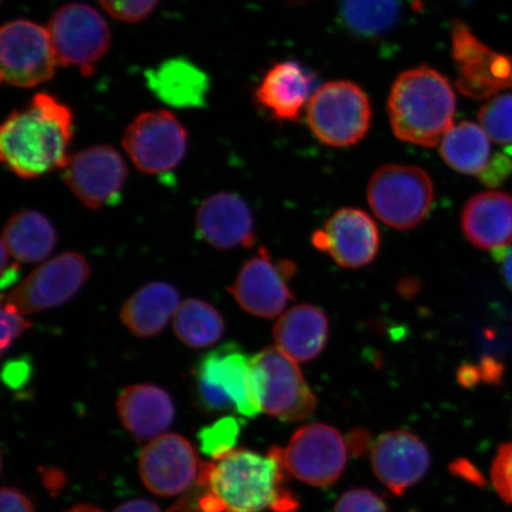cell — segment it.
I'll use <instances>...</instances> for the list:
<instances>
[{"mask_svg": "<svg viewBox=\"0 0 512 512\" xmlns=\"http://www.w3.org/2000/svg\"><path fill=\"white\" fill-rule=\"evenodd\" d=\"M287 473L268 453L233 450L201 466L191 494L172 512H293L298 501Z\"/></svg>", "mask_w": 512, "mask_h": 512, "instance_id": "6da1fadb", "label": "cell"}, {"mask_svg": "<svg viewBox=\"0 0 512 512\" xmlns=\"http://www.w3.org/2000/svg\"><path fill=\"white\" fill-rule=\"evenodd\" d=\"M73 136L70 108L54 95L37 93L0 128V158L18 177H41L64 169Z\"/></svg>", "mask_w": 512, "mask_h": 512, "instance_id": "7a4b0ae2", "label": "cell"}, {"mask_svg": "<svg viewBox=\"0 0 512 512\" xmlns=\"http://www.w3.org/2000/svg\"><path fill=\"white\" fill-rule=\"evenodd\" d=\"M456 95L443 74L419 67L399 75L390 91L388 112L402 142L432 147L453 127Z\"/></svg>", "mask_w": 512, "mask_h": 512, "instance_id": "3957f363", "label": "cell"}, {"mask_svg": "<svg viewBox=\"0 0 512 512\" xmlns=\"http://www.w3.org/2000/svg\"><path fill=\"white\" fill-rule=\"evenodd\" d=\"M251 382L260 412L281 421H302L316 411L317 399L297 362L277 347L251 358Z\"/></svg>", "mask_w": 512, "mask_h": 512, "instance_id": "277c9868", "label": "cell"}, {"mask_svg": "<svg viewBox=\"0 0 512 512\" xmlns=\"http://www.w3.org/2000/svg\"><path fill=\"white\" fill-rule=\"evenodd\" d=\"M434 200L432 179L418 166L389 164L370 178L371 209L388 226L406 230L424 221Z\"/></svg>", "mask_w": 512, "mask_h": 512, "instance_id": "5b68a950", "label": "cell"}, {"mask_svg": "<svg viewBox=\"0 0 512 512\" xmlns=\"http://www.w3.org/2000/svg\"><path fill=\"white\" fill-rule=\"evenodd\" d=\"M370 121L368 96L354 82L325 83L307 104V123L319 142L326 145L357 144L368 133Z\"/></svg>", "mask_w": 512, "mask_h": 512, "instance_id": "8992f818", "label": "cell"}, {"mask_svg": "<svg viewBox=\"0 0 512 512\" xmlns=\"http://www.w3.org/2000/svg\"><path fill=\"white\" fill-rule=\"evenodd\" d=\"M251 358L239 345L224 344L208 352L195 370L198 398L208 411L234 408L246 418L260 413L251 382Z\"/></svg>", "mask_w": 512, "mask_h": 512, "instance_id": "52a82bcc", "label": "cell"}, {"mask_svg": "<svg viewBox=\"0 0 512 512\" xmlns=\"http://www.w3.org/2000/svg\"><path fill=\"white\" fill-rule=\"evenodd\" d=\"M270 453L287 475L318 488L335 484L348 463V447L342 434L325 424L299 428L286 447L274 446Z\"/></svg>", "mask_w": 512, "mask_h": 512, "instance_id": "ba28073f", "label": "cell"}, {"mask_svg": "<svg viewBox=\"0 0 512 512\" xmlns=\"http://www.w3.org/2000/svg\"><path fill=\"white\" fill-rule=\"evenodd\" d=\"M48 32L61 67H75L91 75L111 47V31L105 18L92 6L69 3L56 10Z\"/></svg>", "mask_w": 512, "mask_h": 512, "instance_id": "9c48e42d", "label": "cell"}, {"mask_svg": "<svg viewBox=\"0 0 512 512\" xmlns=\"http://www.w3.org/2000/svg\"><path fill=\"white\" fill-rule=\"evenodd\" d=\"M57 57L47 28L16 19L0 31V76L6 85L32 88L53 79Z\"/></svg>", "mask_w": 512, "mask_h": 512, "instance_id": "30bf717a", "label": "cell"}, {"mask_svg": "<svg viewBox=\"0 0 512 512\" xmlns=\"http://www.w3.org/2000/svg\"><path fill=\"white\" fill-rule=\"evenodd\" d=\"M123 146L139 171L160 175L182 163L188 134L174 113L149 111L139 114L126 128Z\"/></svg>", "mask_w": 512, "mask_h": 512, "instance_id": "8fae6325", "label": "cell"}, {"mask_svg": "<svg viewBox=\"0 0 512 512\" xmlns=\"http://www.w3.org/2000/svg\"><path fill=\"white\" fill-rule=\"evenodd\" d=\"M452 57L460 93L485 99L512 88V57L486 47L459 19L452 27Z\"/></svg>", "mask_w": 512, "mask_h": 512, "instance_id": "7c38bea8", "label": "cell"}, {"mask_svg": "<svg viewBox=\"0 0 512 512\" xmlns=\"http://www.w3.org/2000/svg\"><path fill=\"white\" fill-rule=\"evenodd\" d=\"M128 177L127 165L117 150L96 145L70 156L63 181L86 207L99 210L121 200Z\"/></svg>", "mask_w": 512, "mask_h": 512, "instance_id": "4fadbf2b", "label": "cell"}, {"mask_svg": "<svg viewBox=\"0 0 512 512\" xmlns=\"http://www.w3.org/2000/svg\"><path fill=\"white\" fill-rule=\"evenodd\" d=\"M297 266L290 260L275 261L267 249L243 264L229 292L243 310L262 318H275L294 299L290 281Z\"/></svg>", "mask_w": 512, "mask_h": 512, "instance_id": "5bb4252c", "label": "cell"}, {"mask_svg": "<svg viewBox=\"0 0 512 512\" xmlns=\"http://www.w3.org/2000/svg\"><path fill=\"white\" fill-rule=\"evenodd\" d=\"M91 274L88 261L78 253H63L36 268L9 293L8 302L23 315L60 306L80 291Z\"/></svg>", "mask_w": 512, "mask_h": 512, "instance_id": "9a60e30c", "label": "cell"}, {"mask_svg": "<svg viewBox=\"0 0 512 512\" xmlns=\"http://www.w3.org/2000/svg\"><path fill=\"white\" fill-rule=\"evenodd\" d=\"M200 470L194 447L179 434L152 439L139 457L140 477L157 496L183 494L195 485Z\"/></svg>", "mask_w": 512, "mask_h": 512, "instance_id": "2e32d148", "label": "cell"}, {"mask_svg": "<svg viewBox=\"0 0 512 512\" xmlns=\"http://www.w3.org/2000/svg\"><path fill=\"white\" fill-rule=\"evenodd\" d=\"M312 243L339 266L361 268L371 264L379 253L380 232L366 211L344 208L313 234Z\"/></svg>", "mask_w": 512, "mask_h": 512, "instance_id": "e0dca14e", "label": "cell"}, {"mask_svg": "<svg viewBox=\"0 0 512 512\" xmlns=\"http://www.w3.org/2000/svg\"><path fill=\"white\" fill-rule=\"evenodd\" d=\"M431 456L422 440L405 430L381 435L371 448V467L377 479L400 496L426 476Z\"/></svg>", "mask_w": 512, "mask_h": 512, "instance_id": "ac0fdd59", "label": "cell"}, {"mask_svg": "<svg viewBox=\"0 0 512 512\" xmlns=\"http://www.w3.org/2000/svg\"><path fill=\"white\" fill-rule=\"evenodd\" d=\"M198 236L217 249L254 245V222L251 209L233 192H217L201 203L196 214Z\"/></svg>", "mask_w": 512, "mask_h": 512, "instance_id": "d6986e66", "label": "cell"}, {"mask_svg": "<svg viewBox=\"0 0 512 512\" xmlns=\"http://www.w3.org/2000/svg\"><path fill=\"white\" fill-rule=\"evenodd\" d=\"M117 411L126 431L138 441L156 439L175 419L170 395L155 384H134L120 393Z\"/></svg>", "mask_w": 512, "mask_h": 512, "instance_id": "ffe728a7", "label": "cell"}, {"mask_svg": "<svg viewBox=\"0 0 512 512\" xmlns=\"http://www.w3.org/2000/svg\"><path fill=\"white\" fill-rule=\"evenodd\" d=\"M465 238L485 251H499L512 243V196L501 191L482 192L465 204Z\"/></svg>", "mask_w": 512, "mask_h": 512, "instance_id": "44dd1931", "label": "cell"}, {"mask_svg": "<svg viewBox=\"0 0 512 512\" xmlns=\"http://www.w3.org/2000/svg\"><path fill=\"white\" fill-rule=\"evenodd\" d=\"M329 319L319 307L303 304L292 307L274 326L277 348L296 362L315 360L329 338Z\"/></svg>", "mask_w": 512, "mask_h": 512, "instance_id": "7402d4cb", "label": "cell"}, {"mask_svg": "<svg viewBox=\"0 0 512 512\" xmlns=\"http://www.w3.org/2000/svg\"><path fill=\"white\" fill-rule=\"evenodd\" d=\"M147 86L165 105L175 108H197L206 105L210 79L195 63L176 57L147 70Z\"/></svg>", "mask_w": 512, "mask_h": 512, "instance_id": "603a6c76", "label": "cell"}, {"mask_svg": "<svg viewBox=\"0 0 512 512\" xmlns=\"http://www.w3.org/2000/svg\"><path fill=\"white\" fill-rule=\"evenodd\" d=\"M311 89V78L299 63L286 61L268 70L255 98L275 119L294 121L302 112Z\"/></svg>", "mask_w": 512, "mask_h": 512, "instance_id": "cb8c5ba5", "label": "cell"}, {"mask_svg": "<svg viewBox=\"0 0 512 512\" xmlns=\"http://www.w3.org/2000/svg\"><path fill=\"white\" fill-rule=\"evenodd\" d=\"M179 305V294L174 286L149 284L127 299L120 312L121 322L138 337L157 336L175 316Z\"/></svg>", "mask_w": 512, "mask_h": 512, "instance_id": "d4e9b609", "label": "cell"}, {"mask_svg": "<svg viewBox=\"0 0 512 512\" xmlns=\"http://www.w3.org/2000/svg\"><path fill=\"white\" fill-rule=\"evenodd\" d=\"M57 235L53 224L35 210H23L4 228L2 245L12 258L34 264L54 251Z\"/></svg>", "mask_w": 512, "mask_h": 512, "instance_id": "484cf974", "label": "cell"}, {"mask_svg": "<svg viewBox=\"0 0 512 512\" xmlns=\"http://www.w3.org/2000/svg\"><path fill=\"white\" fill-rule=\"evenodd\" d=\"M440 153L453 170L480 177L491 163L490 138L482 127L465 121L445 134Z\"/></svg>", "mask_w": 512, "mask_h": 512, "instance_id": "4316f807", "label": "cell"}, {"mask_svg": "<svg viewBox=\"0 0 512 512\" xmlns=\"http://www.w3.org/2000/svg\"><path fill=\"white\" fill-rule=\"evenodd\" d=\"M174 330L179 341L188 347L204 349L220 341L224 320L213 305L200 299H188L175 313Z\"/></svg>", "mask_w": 512, "mask_h": 512, "instance_id": "83f0119b", "label": "cell"}, {"mask_svg": "<svg viewBox=\"0 0 512 512\" xmlns=\"http://www.w3.org/2000/svg\"><path fill=\"white\" fill-rule=\"evenodd\" d=\"M343 22L362 37L386 34L398 23L401 12L399 0H342Z\"/></svg>", "mask_w": 512, "mask_h": 512, "instance_id": "f1b7e54d", "label": "cell"}, {"mask_svg": "<svg viewBox=\"0 0 512 512\" xmlns=\"http://www.w3.org/2000/svg\"><path fill=\"white\" fill-rule=\"evenodd\" d=\"M480 127L492 142L512 144V94L497 95L478 113Z\"/></svg>", "mask_w": 512, "mask_h": 512, "instance_id": "f546056e", "label": "cell"}, {"mask_svg": "<svg viewBox=\"0 0 512 512\" xmlns=\"http://www.w3.org/2000/svg\"><path fill=\"white\" fill-rule=\"evenodd\" d=\"M240 425L234 418H224L215 424L204 427L198 433L201 452L213 459L220 458L224 454L235 450L238 444Z\"/></svg>", "mask_w": 512, "mask_h": 512, "instance_id": "4dcf8cb0", "label": "cell"}, {"mask_svg": "<svg viewBox=\"0 0 512 512\" xmlns=\"http://www.w3.org/2000/svg\"><path fill=\"white\" fill-rule=\"evenodd\" d=\"M108 15L125 23L144 21L157 8L159 0H99Z\"/></svg>", "mask_w": 512, "mask_h": 512, "instance_id": "1f68e13d", "label": "cell"}, {"mask_svg": "<svg viewBox=\"0 0 512 512\" xmlns=\"http://www.w3.org/2000/svg\"><path fill=\"white\" fill-rule=\"evenodd\" d=\"M491 480L498 496L512 505V441L498 448L491 466Z\"/></svg>", "mask_w": 512, "mask_h": 512, "instance_id": "d6a6232c", "label": "cell"}, {"mask_svg": "<svg viewBox=\"0 0 512 512\" xmlns=\"http://www.w3.org/2000/svg\"><path fill=\"white\" fill-rule=\"evenodd\" d=\"M334 512H389L386 503L374 491L352 489L338 499Z\"/></svg>", "mask_w": 512, "mask_h": 512, "instance_id": "836d02e7", "label": "cell"}, {"mask_svg": "<svg viewBox=\"0 0 512 512\" xmlns=\"http://www.w3.org/2000/svg\"><path fill=\"white\" fill-rule=\"evenodd\" d=\"M30 328L31 323L24 318L23 313L14 305L5 303L2 309V339H0L3 354Z\"/></svg>", "mask_w": 512, "mask_h": 512, "instance_id": "e575fe53", "label": "cell"}, {"mask_svg": "<svg viewBox=\"0 0 512 512\" xmlns=\"http://www.w3.org/2000/svg\"><path fill=\"white\" fill-rule=\"evenodd\" d=\"M512 170V159L505 155H496L492 158L488 169L479 178L489 187H496L510 175Z\"/></svg>", "mask_w": 512, "mask_h": 512, "instance_id": "d590c367", "label": "cell"}, {"mask_svg": "<svg viewBox=\"0 0 512 512\" xmlns=\"http://www.w3.org/2000/svg\"><path fill=\"white\" fill-rule=\"evenodd\" d=\"M0 508L2 512H36L30 499L14 488H3L0 495Z\"/></svg>", "mask_w": 512, "mask_h": 512, "instance_id": "8d00e7d4", "label": "cell"}, {"mask_svg": "<svg viewBox=\"0 0 512 512\" xmlns=\"http://www.w3.org/2000/svg\"><path fill=\"white\" fill-rule=\"evenodd\" d=\"M29 375V364L27 362H11L4 369V381L11 387L21 386L27 381Z\"/></svg>", "mask_w": 512, "mask_h": 512, "instance_id": "74e56055", "label": "cell"}, {"mask_svg": "<svg viewBox=\"0 0 512 512\" xmlns=\"http://www.w3.org/2000/svg\"><path fill=\"white\" fill-rule=\"evenodd\" d=\"M11 258L12 256L2 245V281H0V285H2L3 290L15 285L19 279V265L17 262H12Z\"/></svg>", "mask_w": 512, "mask_h": 512, "instance_id": "f35d334b", "label": "cell"}, {"mask_svg": "<svg viewBox=\"0 0 512 512\" xmlns=\"http://www.w3.org/2000/svg\"><path fill=\"white\" fill-rule=\"evenodd\" d=\"M494 256L499 266H501L505 283L512 291V248L499 249V251L494 252Z\"/></svg>", "mask_w": 512, "mask_h": 512, "instance_id": "ab89813d", "label": "cell"}, {"mask_svg": "<svg viewBox=\"0 0 512 512\" xmlns=\"http://www.w3.org/2000/svg\"><path fill=\"white\" fill-rule=\"evenodd\" d=\"M114 512H162V510L157 504L146 501V499H136V501L119 505Z\"/></svg>", "mask_w": 512, "mask_h": 512, "instance_id": "60d3db41", "label": "cell"}, {"mask_svg": "<svg viewBox=\"0 0 512 512\" xmlns=\"http://www.w3.org/2000/svg\"><path fill=\"white\" fill-rule=\"evenodd\" d=\"M66 512H104V511H101L100 509L93 507V505L81 504V505H78V507H74L73 509H70Z\"/></svg>", "mask_w": 512, "mask_h": 512, "instance_id": "b9f144b4", "label": "cell"}]
</instances>
